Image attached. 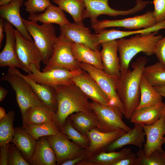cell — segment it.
I'll return each mask as SVG.
<instances>
[{"label":"cell","mask_w":165,"mask_h":165,"mask_svg":"<svg viewBox=\"0 0 165 165\" xmlns=\"http://www.w3.org/2000/svg\"><path fill=\"white\" fill-rule=\"evenodd\" d=\"M8 91L2 87H0V101H2L6 96Z\"/></svg>","instance_id":"48"},{"label":"cell","mask_w":165,"mask_h":165,"mask_svg":"<svg viewBox=\"0 0 165 165\" xmlns=\"http://www.w3.org/2000/svg\"><path fill=\"white\" fill-rule=\"evenodd\" d=\"M154 16L157 23L165 20V0H153Z\"/></svg>","instance_id":"41"},{"label":"cell","mask_w":165,"mask_h":165,"mask_svg":"<svg viewBox=\"0 0 165 165\" xmlns=\"http://www.w3.org/2000/svg\"><path fill=\"white\" fill-rule=\"evenodd\" d=\"M32 165H56V155L46 136L37 141L36 146L29 162Z\"/></svg>","instance_id":"23"},{"label":"cell","mask_w":165,"mask_h":165,"mask_svg":"<svg viewBox=\"0 0 165 165\" xmlns=\"http://www.w3.org/2000/svg\"><path fill=\"white\" fill-rule=\"evenodd\" d=\"M154 54L159 62L165 66V36L157 42L155 49Z\"/></svg>","instance_id":"43"},{"label":"cell","mask_w":165,"mask_h":165,"mask_svg":"<svg viewBox=\"0 0 165 165\" xmlns=\"http://www.w3.org/2000/svg\"><path fill=\"white\" fill-rule=\"evenodd\" d=\"M22 19L26 30L33 37L41 53L42 62L46 64L53 54L57 40L55 27L52 24L39 25L36 22L22 18Z\"/></svg>","instance_id":"5"},{"label":"cell","mask_w":165,"mask_h":165,"mask_svg":"<svg viewBox=\"0 0 165 165\" xmlns=\"http://www.w3.org/2000/svg\"><path fill=\"white\" fill-rule=\"evenodd\" d=\"M24 0H13L8 4L0 6L1 18L14 26L25 38L32 40L20 14V8Z\"/></svg>","instance_id":"20"},{"label":"cell","mask_w":165,"mask_h":165,"mask_svg":"<svg viewBox=\"0 0 165 165\" xmlns=\"http://www.w3.org/2000/svg\"><path fill=\"white\" fill-rule=\"evenodd\" d=\"M154 87L162 97H165V85Z\"/></svg>","instance_id":"47"},{"label":"cell","mask_w":165,"mask_h":165,"mask_svg":"<svg viewBox=\"0 0 165 165\" xmlns=\"http://www.w3.org/2000/svg\"><path fill=\"white\" fill-rule=\"evenodd\" d=\"M30 70L31 73L26 75L27 76L38 83L46 84L53 88L59 85L72 82L71 78L83 71L80 68L70 71L66 68L57 67L41 72L34 64L31 65Z\"/></svg>","instance_id":"10"},{"label":"cell","mask_w":165,"mask_h":165,"mask_svg":"<svg viewBox=\"0 0 165 165\" xmlns=\"http://www.w3.org/2000/svg\"><path fill=\"white\" fill-rule=\"evenodd\" d=\"M100 52L103 70L108 75L118 78L120 74V67L118 56V45L117 40L105 42L101 44Z\"/></svg>","instance_id":"18"},{"label":"cell","mask_w":165,"mask_h":165,"mask_svg":"<svg viewBox=\"0 0 165 165\" xmlns=\"http://www.w3.org/2000/svg\"><path fill=\"white\" fill-rule=\"evenodd\" d=\"M28 20L43 24H56L60 26L65 25L70 22L67 18L64 10L59 6L51 4L45 11L40 14H30Z\"/></svg>","instance_id":"27"},{"label":"cell","mask_w":165,"mask_h":165,"mask_svg":"<svg viewBox=\"0 0 165 165\" xmlns=\"http://www.w3.org/2000/svg\"><path fill=\"white\" fill-rule=\"evenodd\" d=\"M55 113L53 109L46 105L31 107L22 117L23 126L54 121Z\"/></svg>","instance_id":"25"},{"label":"cell","mask_w":165,"mask_h":165,"mask_svg":"<svg viewBox=\"0 0 165 165\" xmlns=\"http://www.w3.org/2000/svg\"><path fill=\"white\" fill-rule=\"evenodd\" d=\"M140 101L136 109L155 105L162 102L163 97L149 83L143 75L140 82Z\"/></svg>","instance_id":"32"},{"label":"cell","mask_w":165,"mask_h":165,"mask_svg":"<svg viewBox=\"0 0 165 165\" xmlns=\"http://www.w3.org/2000/svg\"><path fill=\"white\" fill-rule=\"evenodd\" d=\"M4 28L6 42L4 47L0 53V66L18 68L23 70L16 53V40L13 25L4 20Z\"/></svg>","instance_id":"19"},{"label":"cell","mask_w":165,"mask_h":165,"mask_svg":"<svg viewBox=\"0 0 165 165\" xmlns=\"http://www.w3.org/2000/svg\"><path fill=\"white\" fill-rule=\"evenodd\" d=\"M156 23L153 11H148L141 15L120 20H104L101 21L98 20L91 24L92 28L96 33H98L108 27H119L129 29H136L149 28Z\"/></svg>","instance_id":"12"},{"label":"cell","mask_w":165,"mask_h":165,"mask_svg":"<svg viewBox=\"0 0 165 165\" xmlns=\"http://www.w3.org/2000/svg\"><path fill=\"white\" fill-rule=\"evenodd\" d=\"M145 134L142 126L134 124L133 128L127 132L110 144L106 151H115L127 145H133L141 149L145 142Z\"/></svg>","instance_id":"21"},{"label":"cell","mask_w":165,"mask_h":165,"mask_svg":"<svg viewBox=\"0 0 165 165\" xmlns=\"http://www.w3.org/2000/svg\"><path fill=\"white\" fill-rule=\"evenodd\" d=\"M90 104L99 120L100 126L97 129L99 131L108 132L123 130L128 132L131 129L123 121V114L118 108L102 105L93 101Z\"/></svg>","instance_id":"7"},{"label":"cell","mask_w":165,"mask_h":165,"mask_svg":"<svg viewBox=\"0 0 165 165\" xmlns=\"http://www.w3.org/2000/svg\"><path fill=\"white\" fill-rule=\"evenodd\" d=\"M8 143L0 146V165H7L8 151L10 145Z\"/></svg>","instance_id":"44"},{"label":"cell","mask_w":165,"mask_h":165,"mask_svg":"<svg viewBox=\"0 0 165 165\" xmlns=\"http://www.w3.org/2000/svg\"><path fill=\"white\" fill-rule=\"evenodd\" d=\"M146 137V142L143 150L146 157L156 151H161L164 144L163 138L165 135V112L160 119L151 125L142 126Z\"/></svg>","instance_id":"14"},{"label":"cell","mask_w":165,"mask_h":165,"mask_svg":"<svg viewBox=\"0 0 165 165\" xmlns=\"http://www.w3.org/2000/svg\"><path fill=\"white\" fill-rule=\"evenodd\" d=\"M142 75L154 87L165 85V66L160 62L145 66Z\"/></svg>","instance_id":"34"},{"label":"cell","mask_w":165,"mask_h":165,"mask_svg":"<svg viewBox=\"0 0 165 165\" xmlns=\"http://www.w3.org/2000/svg\"><path fill=\"white\" fill-rule=\"evenodd\" d=\"M163 140L164 142V144H165V137H164L163 138Z\"/></svg>","instance_id":"52"},{"label":"cell","mask_w":165,"mask_h":165,"mask_svg":"<svg viewBox=\"0 0 165 165\" xmlns=\"http://www.w3.org/2000/svg\"><path fill=\"white\" fill-rule=\"evenodd\" d=\"M18 71L16 68L9 67L7 72L1 80L9 83L15 91L16 102L23 117L30 108L46 105L38 97Z\"/></svg>","instance_id":"4"},{"label":"cell","mask_w":165,"mask_h":165,"mask_svg":"<svg viewBox=\"0 0 165 165\" xmlns=\"http://www.w3.org/2000/svg\"><path fill=\"white\" fill-rule=\"evenodd\" d=\"M108 0H83L86 9L82 16L83 20L90 18L92 24L98 20L97 17L101 15L116 16L134 14L143 9L150 3L148 1L136 0V5L133 8L127 10H120L111 8L108 4Z\"/></svg>","instance_id":"8"},{"label":"cell","mask_w":165,"mask_h":165,"mask_svg":"<svg viewBox=\"0 0 165 165\" xmlns=\"http://www.w3.org/2000/svg\"><path fill=\"white\" fill-rule=\"evenodd\" d=\"M157 32L137 34L129 38L117 39L120 71L129 69L131 61L138 53L142 52L149 56L154 54L157 43L163 37L161 35H157Z\"/></svg>","instance_id":"3"},{"label":"cell","mask_w":165,"mask_h":165,"mask_svg":"<svg viewBox=\"0 0 165 165\" xmlns=\"http://www.w3.org/2000/svg\"><path fill=\"white\" fill-rule=\"evenodd\" d=\"M14 32L16 55L23 70L28 74L31 73L30 68L32 64L40 70L42 55L35 42L25 38L17 29H14Z\"/></svg>","instance_id":"11"},{"label":"cell","mask_w":165,"mask_h":165,"mask_svg":"<svg viewBox=\"0 0 165 165\" xmlns=\"http://www.w3.org/2000/svg\"><path fill=\"white\" fill-rule=\"evenodd\" d=\"M160 152L156 150L146 157L143 150L140 149L136 154L139 165H165V161Z\"/></svg>","instance_id":"38"},{"label":"cell","mask_w":165,"mask_h":165,"mask_svg":"<svg viewBox=\"0 0 165 165\" xmlns=\"http://www.w3.org/2000/svg\"><path fill=\"white\" fill-rule=\"evenodd\" d=\"M111 165H139V163L136 154L131 152Z\"/></svg>","instance_id":"42"},{"label":"cell","mask_w":165,"mask_h":165,"mask_svg":"<svg viewBox=\"0 0 165 165\" xmlns=\"http://www.w3.org/2000/svg\"><path fill=\"white\" fill-rule=\"evenodd\" d=\"M127 132L123 130L105 132L97 129L91 130L87 134L89 144L86 148L88 158L103 151H106L108 146L123 134Z\"/></svg>","instance_id":"15"},{"label":"cell","mask_w":165,"mask_h":165,"mask_svg":"<svg viewBox=\"0 0 165 165\" xmlns=\"http://www.w3.org/2000/svg\"><path fill=\"white\" fill-rule=\"evenodd\" d=\"M46 137L56 155L58 165L79 156L85 150L70 141L60 131Z\"/></svg>","instance_id":"13"},{"label":"cell","mask_w":165,"mask_h":165,"mask_svg":"<svg viewBox=\"0 0 165 165\" xmlns=\"http://www.w3.org/2000/svg\"><path fill=\"white\" fill-rule=\"evenodd\" d=\"M165 29V20L157 23L153 26L137 31H123L114 29L108 30L104 29L97 35L99 42H102L114 40H117L129 35L137 34H148L157 32L160 30Z\"/></svg>","instance_id":"24"},{"label":"cell","mask_w":165,"mask_h":165,"mask_svg":"<svg viewBox=\"0 0 165 165\" xmlns=\"http://www.w3.org/2000/svg\"><path fill=\"white\" fill-rule=\"evenodd\" d=\"M13 0H0V6L6 5Z\"/></svg>","instance_id":"50"},{"label":"cell","mask_w":165,"mask_h":165,"mask_svg":"<svg viewBox=\"0 0 165 165\" xmlns=\"http://www.w3.org/2000/svg\"><path fill=\"white\" fill-rule=\"evenodd\" d=\"M88 158L85 148L84 151L79 156L73 159L64 162L61 165H79V163Z\"/></svg>","instance_id":"45"},{"label":"cell","mask_w":165,"mask_h":165,"mask_svg":"<svg viewBox=\"0 0 165 165\" xmlns=\"http://www.w3.org/2000/svg\"><path fill=\"white\" fill-rule=\"evenodd\" d=\"M53 88L57 102L54 121L60 131L67 118L74 113L93 112L89 98L72 81Z\"/></svg>","instance_id":"2"},{"label":"cell","mask_w":165,"mask_h":165,"mask_svg":"<svg viewBox=\"0 0 165 165\" xmlns=\"http://www.w3.org/2000/svg\"><path fill=\"white\" fill-rule=\"evenodd\" d=\"M14 112L10 110L3 119L0 120V146L11 142L14 136L15 128L13 123Z\"/></svg>","instance_id":"36"},{"label":"cell","mask_w":165,"mask_h":165,"mask_svg":"<svg viewBox=\"0 0 165 165\" xmlns=\"http://www.w3.org/2000/svg\"><path fill=\"white\" fill-rule=\"evenodd\" d=\"M148 61L146 56L138 57L132 65L133 70L121 71L117 81V93L124 105V116L127 119H130L139 104L140 82L143 69Z\"/></svg>","instance_id":"1"},{"label":"cell","mask_w":165,"mask_h":165,"mask_svg":"<svg viewBox=\"0 0 165 165\" xmlns=\"http://www.w3.org/2000/svg\"><path fill=\"white\" fill-rule=\"evenodd\" d=\"M160 154L165 161V152L162 150L160 152Z\"/></svg>","instance_id":"51"},{"label":"cell","mask_w":165,"mask_h":165,"mask_svg":"<svg viewBox=\"0 0 165 165\" xmlns=\"http://www.w3.org/2000/svg\"><path fill=\"white\" fill-rule=\"evenodd\" d=\"M74 43L61 32L57 37L53 54L43 68V72L57 67L66 68L70 71L80 68L79 62L72 52V46Z\"/></svg>","instance_id":"6"},{"label":"cell","mask_w":165,"mask_h":165,"mask_svg":"<svg viewBox=\"0 0 165 165\" xmlns=\"http://www.w3.org/2000/svg\"><path fill=\"white\" fill-rule=\"evenodd\" d=\"M11 142L21 152L29 163L34 151L37 140L34 139L22 127L15 128L14 136Z\"/></svg>","instance_id":"26"},{"label":"cell","mask_w":165,"mask_h":165,"mask_svg":"<svg viewBox=\"0 0 165 165\" xmlns=\"http://www.w3.org/2000/svg\"><path fill=\"white\" fill-rule=\"evenodd\" d=\"M4 19L2 18H0V47L2 46V42L4 37L3 32L5 31L4 28Z\"/></svg>","instance_id":"46"},{"label":"cell","mask_w":165,"mask_h":165,"mask_svg":"<svg viewBox=\"0 0 165 165\" xmlns=\"http://www.w3.org/2000/svg\"><path fill=\"white\" fill-rule=\"evenodd\" d=\"M7 114L6 113L4 109L2 107H0V120H1L6 117Z\"/></svg>","instance_id":"49"},{"label":"cell","mask_w":165,"mask_h":165,"mask_svg":"<svg viewBox=\"0 0 165 165\" xmlns=\"http://www.w3.org/2000/svg\"><path fill=\"white\" fill-rule=\"evenodd\" d=\"M51 4L50 0H27L24 3L25 10L30 14L44 12Z\"/></svg>","instance_id":"39"},{"label":"cell","mask_w":165,"mask_h":165,"mask_svg":"<svg viewBox=\"0 0 165 165\" xmlns=\"http://www.w3.org/2000/svg\"><path fill=\"white\" fill-rule=\"evenodd\" d=\"M165 112V103L162 102L155 105L135 109L130 119L134 124L151 125L158 121Z\"/></svg>","instance_id":"22"},{"label":"cell","mask_w":165,"mask_h":165,"mask_svg":"<svg viewBox=\"0 0 165 165\" xmlns=\"http://www.w3.org/2000/svg\"><path fill=\"white\" fill-rule=\"evenodd\" d=\"M68 117L73 127L79 132L86 135L91 130L98 129L100 126L97 116L94 112H75Z\"/></svg>","instance_id":"29"},{"label":"cell","mask_w":165,"mask_h":165,"mask_svg":"<svg viewBox=\"0 0 165 165\" xmlns=\"http://www.w3.org/2000/svg\"><path fill=\"white\" fill-rule=\"evenodd\" d=\"M20 151L13 143L10 144L8 153V165H30Z\"/></svg>","instance_id":"40"},{"label":"cell","mask_w":165,"mask_h":165,"mask_svg":"<svg viewBox=\"0 0 165 165\" xmlns=\"http://www.w3.org/2000/svg\"><path fill=\"white\" fill-rule=\"evenodd\" d=\"M131 152L129 148L121 150L119 152L103 151L79 163V165H111Z\"/></svg>","instance_id":"31"},{"label":"cell","mask_w":165,"mask_h":165,"mask_svg":"<svg viewBox=\"0 0 165 165\" xmlns=\"http://www.w3.org/2000/svg\"><path fill=\"white\" fill-rule=\"evenodd\" d=\"M72 50L75 58L79 62L89 64L103 70L99 51L94 50L83 44L75 42Z\"/></svg>","instance_id":"30"},{"label":"cell","mask_w":165,"mask_h":165,"mask_svg":"<svg viewBox=\"0 0 165 165\" xmlns=\"http://www.w3.org/2000/svg\"><path fill=\"white\" fill-rule=\"evenodd\" d=\"M61 32L75 43L85 45L94 50L99 51L100 46L96 45L94 34L84 25L83 22L69 23L60 26Z\"/></svg>","instance_id":"17"},{"label":"cell","mask_w":165,"mask_h":165,"mask_svg":"<svg viewBox=\"0 0 165 165\" xmlns=\"http://www.w3.org/2000/svg\"><path fill=\"white\" fill-rule=\"evenodd\" d=\"M71 80L92 101L105 105H111L108 99L96 82L86 71L83 70Z\"/></svg>","instance_id":"16"},{"label":"cell","mask_w":165,"mask_h":165,"mask_svg":"<svg viewBox=\"0 0 165 165\" xmlns=\"http://www.w3.org/2000/svg\"><path fill=\"white\" fill-rule=\"evenodd\" d=\"M79 66L96 82L107 96L111 105L118 108L124 115V106L119 98L116 90V82L119 78H114L106 73L103 70L89 64L79 62Z\"/></svg>","instance_id":"9"},{"label":"cell","mask_w":165,"mask_h":165,"mask_svg":"<svg viewBox=\"0 0 165 165\" xmlns=\"http://www.w3.org/2000/svg\"><path fill=\"white\" fill-rule=\"evenodd\" d=\"M23 127L37 141L42 137L54 135L60 131L54 121L40 124L28 125Z\"/></svg>","instance_id":"35"},{"label":"cell","mask_w":165,"mask_h":165,"mask_svg":"<svg viewBox=\"0 0 165 165\" xmlns=\"http://www.w3.org/2000/svg\"><path fill=\"white\" fill-rule=\"evenodd\" d=\"M64 11L69 14L75 22H83L82 16L86 9L83 0H52Z\"/></svg>","instance_id":"33"},{"label":"cell","mask_w":165,"mask_h":165,"mask_svg":"<svg viewBox=\"0 0 165 165\" xmlns=\"http://www.w3.org/2000/svg\"><path fill=\"white\" fill-rule=\"evenodd\" d=\"M19 74L29 83L33 91L41 101L46 105L53 109L56 112L57 108L56 92L52 87L44 84L38 83L26 75L22 74L19 71Z\"/></svg>","instance_id":"28"},{"label":"cell","mask_w":165,"mask_h":165,"mask_svg":"<svg viewBox=\"0 0 165 165\" xmlns=\"http://www.w3.org/2000/svg\"><path fill=\"white\" fill-rule=\"evenodd\" d=\"M60 131L82 148H86L89 145V141L87 135L81 133L75 129L72 125L68 117Z\"/></svg>","instance_id":"37"}]
</instances>
